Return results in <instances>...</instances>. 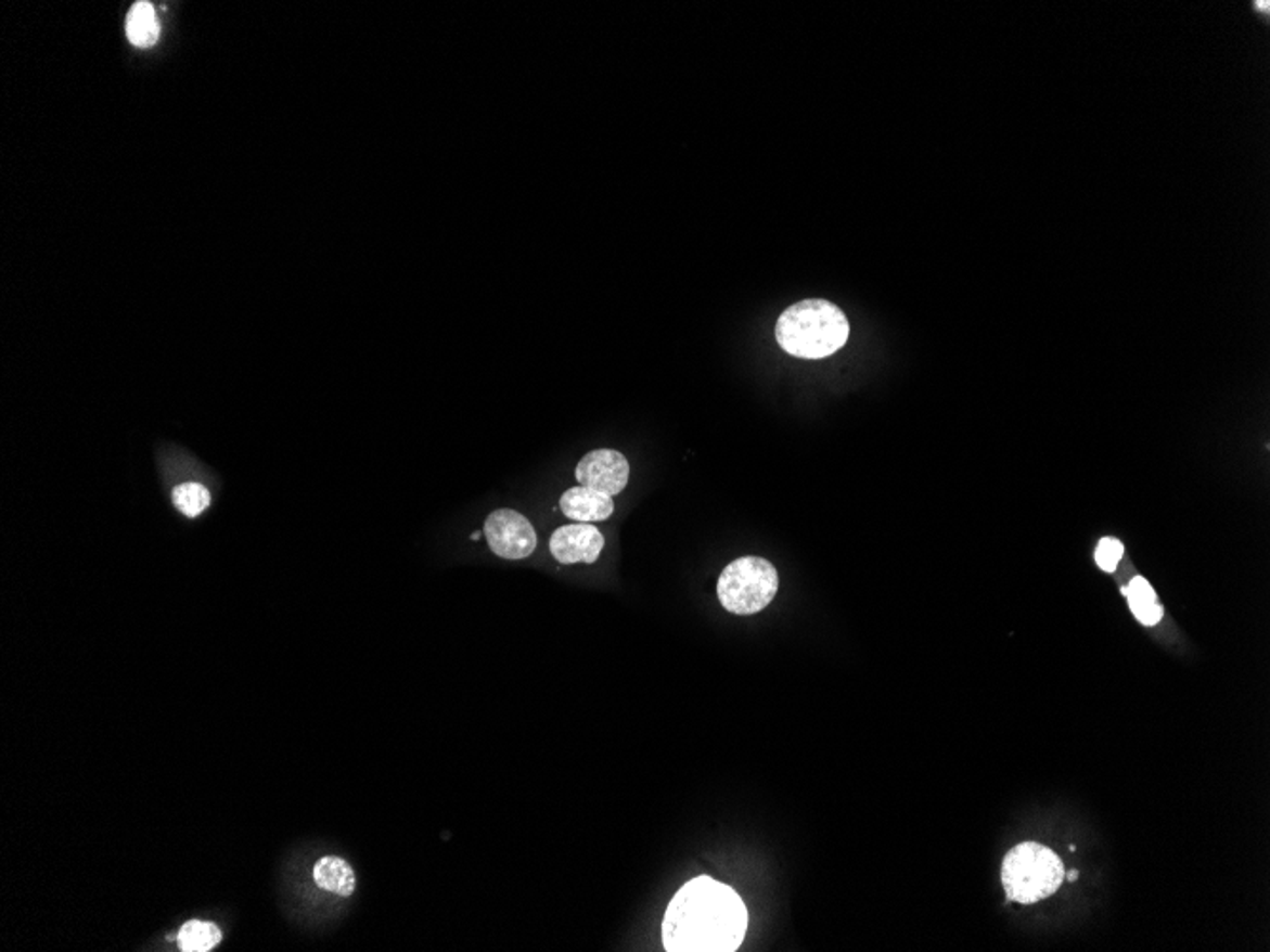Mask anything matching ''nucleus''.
Returning a JSON list of instances; mask_svg holds the SVG:
<instances>
[{"mask_svg":"<svg viewBox=\"0 0 1270 952\" xmlns=\"http://www.w3.org/2000/svg\"><path fill=\"white\" fill-rule=\"evenodd\" d=\"M223 934L217 924L206 921H189L178 934L179 949L183 952H208L221 943Z\"/></svg>","mask_w":1270,"mask_h":952,"instance_id":"obj_12","label":"nucleus"},{"mask_svg":"<svg viewBox=\"0 0 1270 952\" xmlns=\"http://www.w3.org/2000/svg\"><path fill=\"white\" fill-rule=\"evenodd\" d=\"M1123 555H1125V545L1117 538H1101L1100 544L1095 548V563L1105 573H1115Z\"/></svg>","mask_w":1270,"mask_h":952,"instance_id":"obj_14","label":"nucleus"},{"mask_svg":"<svg viewBox=\"0 0 1270 952\" xmlns=\"http://www.w3.org/2000/svg\"><path fill=\"white\" fill-rule=\"evenodd\" d=\"M1002 886L1016 903H1037L1062 888L1065 871L1057 853L1039 842L1014 846L1002 861Z\"/></svg>","mask_w":1270,"mask_h":952,"instance_id":"obj_3","label":"nucleus"},{"mask_svg":"<svg viewBox=\"0 0 1270 952\" xmlns=\"http://www.w3.org/2000/svg\"><path fill=\"white\" fill-rule=\"evenodd\" d=\"M778 345L793 358L824 360L839 352L850 335L848 318L825 299H807L785 308L774 327Z\"/></svg>","mask_w":1270,"mask_h":952,"instance_id":"obj_2","label":"nucleus"},{"mask_svg":"<svg viewBox=\"0 0 1270 952\" xmlns=\"http://www.w3.org/2000/svg\"><path fill=\"white\" fill-rule=\"evenodd\" d=\"M777 592V568L770 561L755 555L729 563L717 582L719 603L731 615H757L769 607Z\"/></svg>","mask_w":1270,"mask_h":952,"instance_id":"obj_4","label":"nucleus"},{"mask_svg":"<svg viewBox=\"0 0 1270 952\" xmlns=\"http://www.w3.org/2000/svg\"><path fill=\"white\" fill-rule=\"evenodd\" d=\"M747 931V909L731 886L696 876L679 888L663 918L668 952H734Z\"/></svg>","mask_w":1270,"mask_h":952,"instance_id":"obj_1","label":"nucleus"},{"mask_svg":"<svg viewBox=\"0 0 1270 952\" xmlns=\"http://www.w3.org/2000/svg\"><path fill=\"white\" fill-rule=\"evenodd\" d=\"M479 537H482V532H479V530H476V532H474V535H472V540H479Z\"/></svg>","mask_w":1270,"mask_h":952,"instance_id":"obj_16","label":"nucleus"},{"mask_svg":"<svg viewBox=\"0 0 1270 952\" xmlns=\"http://www.w3.org/2000/svg\"><path fill=\"white\" fill-rule=\"evenodd\" d=\"M1077 876H1078L1077 871H1070L1069 875H1067V880H1075V878H1077Z\"/></svg>","mask_w":1270,"mask_h":952,"instance_id":"obj_15","label":"nucleus"},{"mask_svg":"<svg viewBox=\"0 0 1270 952\" xmlns=\"http://www.w3.org/2000/svg\"><path fill=\"white\" fill-rule=\"evenodd\" d=\"M209 500L211 499H209L208 489L204 485L185 484L174 492V502H176L179 512L189 515V517L202 514L209 506Z\"/></svg>","mask_w":1270,"mask_h":952,"instance_id":"obj_13","label":"nucleus"},{"mask_svg":"<svg viewBox=\"0 0 1270 952\" xmlns=\"http://www.w3.org/2000/svg\"><path fill=\"white\" fill-rule=\"evenodd\" d=\"M563 514L577 523L605 522L615 512L613 497L588 487H573L560 500Z\"/></svg>","mask_w":1270,"mask_h":952,"instance_id":"obj_8","label":"nucleus"},{"mask_svg":"<svg viewBox=\"0 0 1270 952\" xmlns=\"http://www.w3.org/2000/svg\"><path fill=\"white\" fill-rule=\"evenodd\" d=\"M1123 593L1128 597V605L1132 608L1133 616L1143 626H1156L1163 620V607L1158 603L1153 586L1149 584L1145 578H1132V582L1123 590Z\"/></svg>","mask_w":1270,"mask_h":952,"instance_id":"obj_10","label":"nucleus"},{"mask_svg":"<svg viewBox=\"0 0 1270 952\" xmlns=\"http://www.w3.org/2000/svg\"><path fill=\"white\" fill-rule=\"evenodd\" d=\"M126 35L133 47H153L161 35V25L154 14L153 4L138 2L133 4L126 20Z\"/></svg>","mask_w":1270,"mask_h":952,"instance_id":"obj_11","label":"nucleus"},{"mask_svg":"<svg viewBox=\"0 0 1270 952\" xmlns=\"http://www.w3.org/2000/svg\"><path fill=\"white\" fill-rule=\"evenodd\" d=\"M312 878L320 890L332 891L341 898H350L356 890L355 869L337 855H324L316 861Z\"/></svg>","mask_w":1270,"mask_h":952,"instance_id":"obj_9","label":"nucleus"},{"mask_svg":"<svg viewBox=\"0 0 1270 952\" xmlns=\"http://www.w3.org/2000/svg\"><path fill=\"white\" fill-rule=\"evenodd\" d=\"M605 548V538L592 523H570L550 538V553L562 565L595 563Z\"/></svg>","mask_w":1270,"mask_h":952,"instance_id":"obj_7","label":"nucleus"},{"mask_svg":"<svg viewBox=\"0 0 1270 952\" xmlns=\"http://www.w3.org/2000/svg\"><path fill=\"white\" fill-rule=\"evenodd\" d=\"M484 532L491 552L502 559H525L537 548V532L529 519L509 507L489 514Z\"/></svg>","mask_w":1270,"mask_h":952,"instance_id":"obj_5","label":"nucleus"},{"mask_svg":"<svg viewBox=\"0 0 1270 952\" xmlns=\"http://www.w3.org/2000/svg\"><path fill=\"white\" fill-rule=\"evenodd\" d=\"M575 477L582 487L615 497L628 485L630 464L626 456L615 449H598L578 462Z\"/></svg>","mask_w":1270,"mask_h":952,"instance_id":"obj_6","label":"nucleus"}]
</instances>
